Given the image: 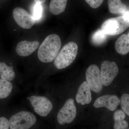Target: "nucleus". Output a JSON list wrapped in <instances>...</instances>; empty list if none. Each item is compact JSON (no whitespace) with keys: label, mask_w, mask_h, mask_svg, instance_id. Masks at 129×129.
<instances>
[{"label":"nucleus","mask_w":129,"mask_h":129,"mask_svg":"<svg viewBox=\"0 0 129 129\" xmlns=\"http://www.w3.org/2000/svg\"><path fill=\"white\" fill-rule=\"evenodd\" d=\"M61 42L59 36L55 34L49 35L40 46L37 55L43 63L51 62L60 51Z\"/></svg>","instance_id":"1"},{"label":"nucleus","mask_w":129,"mask_h":129,"mask_svg":"<svg viewBox=\"0 0 129 129\" xmlns=\"http://www.w3.org/2000/svg\"><path fill=\"white\" fill-rule=\"evenodd\" d=\"M78 50V45L74 42H70L64 45L54 60V66L58 69L69 67L76 58Z\"/></svg>","instance_id":"2"},{"label":"nucleus","mask_w":129,"mask_h":129,"mask_svg":"<svg viewBox=\"0 0 129 129\" xmlns=\"http://www.w3.org/2000/svg\"><path fill=\"white\" fill-rule=\"evenodd\" d=\"M129 27V16L123 14L122 16L112 18L104 21L101 29L107 35L120 34Z\"/></svg>","instance_id":"3"},{"label":"nucleus","mask_w":129,"mask_h":129,"mask_svg":"<svg viewBox=\"0 0 129 129\" xmlns=\"http://www.w3.org/2000/svg\"><path fill=\"white\" fill-rule=\"evenodd\" d=\"M36 117L32 113L21 111L12 115L9 120L10 129H29L36 123Z\"/></svg>","instance_id":"4"},{"label":"nucleus","mask_w":129,"mask_h":129,"mask_svg":"<svg viewBox=\"0 0 129 129\" xmlns=\"http://www.w3.org/2000/svg\"><path fill=\"white\" fill-rule=\"evenodd\" d=\"M76 114L77 109L74 101L72 98H70L58 111L57 115L58 122L61 125L70 123L76 118Z\"/></svg>","instance_id":"5"},{"label":"nucleus","mask_w":129,"mask_h":129,"mask_svg":"<svg viewBox=\"0 0 129 129\" xmlns=\"http://www.w3.org/2000/svg\"><path fill=\"white\" fill-rule=\"evenodd\" d=\"M86 79L91 90L96 93L102 91L103 85L101 80L100 70L96 64L90 65L85 73Z\"/></svg>","instance_id":"6"},{"label":"nucleus","mask_w":129,"mask_h":129,"mask_svg":"<svg viewBox=\"0 0 129 129\" xmlns=\"http://www.w3.org/2000/svg\"><path fill=\"white\" fill-rule=\"evenodd\" d=\"M119 68L115 62H111L108 60L102 63L101 66V80L103 85L108 86L112 83L117 76Z\"/></svg>","instance_id":"7"},{"label":"nucleus","mask_w":129,"mask_h":129,"mask_svg":"<svg viewBox=\"0 0 129 129\" xmlns=\"http://www.w3.org/2000/svg\"><path fill=\"white\" fill-rule=\"evenodd\" d=\"M29 99L35 112L40 116L46 117L52 110V103L46 97L32 95Z\"/></svg>","instance_id":"8"},{"label":"nucleus","mask_w":129,"mask_h":129,"mask_svg":"<svg viewBox=\"0 0 129 129\" xmlns=\"http://www.w3.org/2000/svg\"><path fill=\"white\" fill-rule=\"evenodd\" d=\"M13 16L17 24L23 28L29 29L35 23L36 20L32 15L22 8H14L13 11Z\"/></svg>","instance_id":"9"},{"label":"nucleus","mask_w":129,"mask_h":129,"mask_svg":"<svg viewBox=\"0 0 129 129\" xmlns=\"http://www.w3.org/2000/svg\"><path fill=\"white\" fill-rule=\"evenodd\" d=\"M120 104V99L115 95H106L98 98L94 102L95 108L105 107L111 111H115Z\"/></svg>","instance_id":"10"},{"label":"nucleus","mask_w":129,"mask_h":129,"mask_svg":"<svg viewBox=\"0 0 129 129\" xmlns=\"http://www.w3.org/2000/svg\"><path fill=\"white\" fill-rule=\"evenodd\" d=\"M39 41H22L19 42L16 48L17 54L20 56H30L36 50L39 46Z\"/></svg>","instance_id":"11"},{"label":"nucleus","mask_w":129,"mask_h":129,"mask_svg":"<svg viewBox=\"0 0 129 129\" xmlns=\"http://www.w3.org/2000/svg\"><path fill=\"white\" fill-rule=\"evenodd\" d=\"M92 100L91 89L86 81L80 86L76 96V101L82 105L89 104Z\"/></svg>","instance_id":"12"},{"label":"nucleus","mask_w":129,"mask_h":129,"mask_svg":"<svg viewBox=\"0 0 129 129\" xmlns=\"http://www.w3.org/2000/svg\"><path fill=\"white\" fill-rule=\"evenodd\" d=\"M115 48L117 53L122 55L129 52V37L127 35H122L115 42Z\"/></svg>","instance_id":"13"},{"label":"nucleus","mask_w":129,"mask_h":129,"mask_svg":"<svg viewBox=\"0 0 129 129\" xmlns=\"http://www.w3.org/2000/svg\"><path fill=\"white\" fill-rule=\"evenodd\" d=\"M108 5L109 12L112 14L122 15L127 11V6L121 0H108Z\"/></svg>","instance_id":"14"},{"label":"nucleus","mask_w":129,"mask_h":129,"mask_svg":"<svg viewBox=\"0 0 129 129\" xmlns=\"http://www.w3.org/2000/svg\"><path fill=\"white\" fill-rule=\"evenodd\" d=\"M68 0H51L50 11L53 15H58L65 11Z\"/></svg>","instance_id":"15"},{"label":"nucleus","mask_w":129,"mask_h":129,"mask_svg":"<svg viewBox=\"0 0 129 129\" xmlns=\"http://www.w3.org/2000/svg\"><path fill=\"white\" fill-rule=\"evenodd\" d=\"M0 76L1 79L4 80H13L16 76L13 67L8 66L5 62H0Z\"/></svg>","instance_id":"16"},{"label":"nucleus","mask_w":129,"mask_h":129,"mask_svg":"<svg viewBox=\"0 0 129 129\" xmlns=\"http://www.w3.org/2000/svg\"><path fill=\"white\" fill-rule=\"evenodd\" d=\"M13 87L12 84L10 81L0 79V99H5L9 96Z\"/></svg>","instance_id":"17"},{"label":"nucleus","mask_w":129,"mask_h":129,"mask_svg":"<svg viewBox=\"0 0 129 129\" xmlns=\"http://www.w3.org/2000/svg\"><path fill=\"white\" fill-rule=\"evenodd\" d=\"M107 38V35L103 32L101 29H98L94 32L91 37L92 44L96 46H100L105 43Z\"/></svg>","instance_id":"18"},{"label":"nucleus","mask_w":129,"mask_h":129,"mask_svg":"<svg viewBox=\"0 0 129 129\" xmlns=\"http://www.w3.org/2000/svg\"><path fill=\"white\" fill-rule=\"evenodd\" d=\"M120 104L122 110L129 117V93H124L121 95Z\"/></svg>","instance_id":"19"},{"label":"nucleus","mask_w":129,"mask_h":129,"mask_svg":"<svg viewBox=\"0 0 129 129\" xmlns=\"http://www.w3.org/2000/svg\"><path fill=\"white\" fill-rule=\"evenodd\" d=\"M42 13V8L41 5L36 3L33 8L32 15L35 20L39 19L41 17Z\"/></svg>","instance_id":"20"},{"label":"nucleus","mask_w":129,"mask_h":129,"mask_svg":"<svg viewBox=\"0 0 129 129\" xmlns=\"http://www.w3.org/2000/svg\"><path fill=\"white\" fill-rule=\"evenodd\" d=\"M128 125V123L125 119L114 121V129H127Z\"/></svg>","instance_id":"21"},{"label":"nucleus","mask_w":129,"mask_h":129,"mask_svg":"<svg viewBox=\"0 0 129 129\" xmlns=\"http://www.w3.org/2000/svg\"><path fill=\"white\" fill-rule=\"evenodd\" d=\"M125 113L122 109H118L115 111L113 114V119L114 121L124 120L126 117Z\"/></svg>","instance_id":"22"},{"label":"nucleus","mask_w":129,"mask_h":129,"mask_svg":"<svg viewBox=\"0 0 129 129\" xmlns=\"http://www.w3.org/2000/svg\"><path fill=\"white\" fill-rule=\"evenodd\" d=\"M85 1L91 7L96 9L101 6L104 0H85Z\"/></svg>","instance_id":"23"},{"label":"nucleus","mask_w":129,"mask_h":129,"mask_svg":"<svg viewBox=\"0 0 129 129\" xmlns=\"http://www.w3.org/2000/svg\"><path fill=\"white\" fill-rule=\"evenodd\" d=\"M9 120L4 117L0 118V129H9Z\"/></svg>","instance_id":"24"},{"label":"nucleus","mask_w":129,"mask_h":129,"mask_svg":"<svg viewBox=\"0 0 129 129\" xmlns=\"http://www.w3.org/2000/svg\"><path fill=\"white\" fill-rule=\"evenodd\" d=\"M35 2L37 4H43L45 2L46 0H34Z\"/></svg>","instance_id":"25"},{"label":"nucleus","mask_w":129,"mask_h":129,"mask_svg":"<svg viewBox=\"0 0 129 129\" xmlns=\"http://www.w3.org/2000/svg\"><path fill=\"white\" fill-rule=\"evenodd\" d=\"M129 129V128H128V129Z\"/></svg>","instance_id":"26"}]
</instances>
